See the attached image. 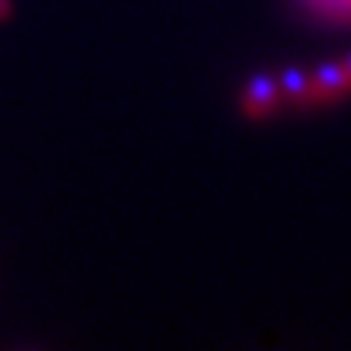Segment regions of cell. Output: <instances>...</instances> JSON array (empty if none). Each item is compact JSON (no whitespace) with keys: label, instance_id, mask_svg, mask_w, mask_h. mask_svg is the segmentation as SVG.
I'll return each instance as SVG.
<instances>
[{"label":"cell","instance_id":"1","mask_svg":"<svg viewBox=\"0 0 351 351\" xmlns=\"http://www.w3.org/2000/svg\"><path fill=\"white\" fill-rule=\"evenodd\" d=\"M348 92H351V72H348L346 61L324 64V66L307 72V83H304L302 95L296 97V106L329 103V100H337V97H343Z\"/></svg>","mask_w":351,"mask_h":351},{"label":"cell","instance_id":"2","mask_svg":"<svg viewBox=\"0 0 351 351\" xmlns=\"http://www.w3.org/2000/svg\"><path fill=\"white\" fill-rule=\"evenodd\" d=\"M277 97H280V80L257 75L246 83L243 97H241V108L246 117H266L274 111Z\"/></svg>","mask_w":351,"mask_h":351},{"label":"cell","instance_id":"3","mask_svg":"<svg viewBox=\"0 0 351 351\" xmlns=\"http://www.w3.org/2000/svg\"><path fill=\"white\" fill-rule=\"evenodd\" d=\"M302 6L318 20L351 25V0H302Z\"/></svg>","mask_w":351,"mask_h":351},{"label":"cell","instance_id":"4","mask_svg":"<svg viewBox=\"0 0 351 351\" xmlns=\"http://www.w3.org/2000/svg\"><path fill=\"white\" fill-rule=\"evenodd\" d=\"M12 14V0H0V20H6Z\"/></svg>","mask_w":351,"mask_h":351},{"label":"cell","instance_id":"5","mask_svg":"<svg viewBox=\"0 0 351 351\" xmlns=\"http://www.w3.org/2000/svg\"><path fill=\"white\" fill-rule=\"evenodd\" d=\"M343 61H346V66H348V72H351V56H346Z\"/></svg>","mask_w":351,"mask_h":351}]
</instances>
